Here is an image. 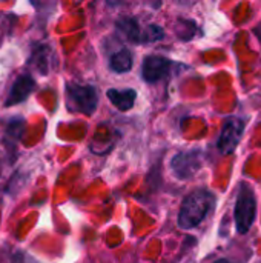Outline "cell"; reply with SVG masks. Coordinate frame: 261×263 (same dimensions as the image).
Returning <instances> with one entry per match:
<instances>
[{"label": "cell", "mask_w": 261, "mask_h": 263, "mask_svg": "<svg viewBox=\"0 0 261 263\" xmlns=\"http://www.w3.org/2000/svg\"><path fill=\"white\" fill-rule=\"evenodd\" d=\"M214 194L206 190H197L191 193L182 205L178 214V227L183 230H192L198 227L214 208Z\"/></svg>", "instance_id": "cell-1"}, {"label": "cell", "mask_w": 261, "mask_h": 263, "mask_svg": "<svg viewBox=\"0 0 261 263\" xmlns=\"http://www.w3.org/2000/svg\"><path fill=\"white\" fill-rule=\"evenodd\" d=\"M234 217H235L237 231L240 234L248 233L252 228V223H254V220L257 217V200H255V196H254L252 190L248 185H245V183L242 185L238 197H237Z\"/></svg>", "instance_id": "cell-2"}, {"label": "cell", "mask_w": 261, "mask_h": 263, "mask_svg": "<svg viewBox=\"0 0 261 263\" xmlns=\"http://www.w3.org/2000/svg\"><path fill=\"white\" fill-rule=\"evenodd\" d=\"M68 108L74 112L92 114L98 103V96L94 86L89 85H74L66 86Z\"/></svg>", "instance_id": "cell-3"}, {"label": "cell", "mask_w": 261, "mask_h": 263, "mask_svg": "<svg viewBox=\"0 0 261 263\" xmlns=\"http://www.w3.org/2000/svg\"><path fill=\"white\" fill-rule=\"evenodd\" d=\"M245 131V122L238 117H231L225 122L223 129H222V136L218 139V149L222 154H231L235 151V148L238 146L242 136Z\"/></svg>", "instance_id": "cell-4"}, {"label": "cell", "mask_w": 261, "mask_h": 263, "mask_svg": "<svg viewBox=\"0 0 261 263\" xmlns=\"http://www.w3.org/2000/svg\"><path fill=\"white\" fill-rule=\"evenodd\" d=\"M200 153L189 151V153H180L172 159V171L178 179H191L200 168Z\"/></svg>", "instance_id": "cell-5"}, {"label": "cell", "mask_w": 261, "mask_h": 263, "mask_svg": "<svg viewBox=\"0 0 261 263\" xmlns=\"http://www.w3.org/2000/svg\"><path fill=\"white\" fill-rule=\"evenodd\" d=\"M171 69V60L162 55H149L145 59L142 66L143 79L149 83H155L162 80Z\"/></svg>", "instance_id": "cell-6"}, {"label": "cell", "mask_w": 261, "mask_h": 263, "mask_svg": "<svg viewBox=\"0 0 261 263\" xmlns=\"http://www.w3.org/2000/svg\"><path fill=\"white\" fill-rule=\"evenodd\" d=\"M34 86H35V82H34V79L31 76H28V74L18 76L15 79V82L12 83L9 92H8L5 105L12 106V105H17V103L23 102L34 91Z\"/></svg>", "instance_id": "cell-7"}, {"label": "cell", "mask_w": 261, "mask_h": 263, "mask_svg": "<svg viewBox=\"0 0 261 263\" xmlns=\"http://www.w3.org/2000/svg\"><path fill=\"white\" fill-rule=\"evenodd\" d=\"M108 99L111 100V103L118 108L120 111H128L134 106L135 99H137V92L134 89H109L106 92Z\"/></svg>", "instance_id": "cell-8"}, {"label": "cell", "mask_w": 261, "mask_h": 263, "mask_svg": "<svg viewBox=\"0 0 261 263\" xmlns=\"http://www.w3.org/2000/svg\"><path fill=\"white\" fill-rule=\"evenodd\" d=\"M117 28L123 32V35H125L128 40H131V42H134V43H137V42L140 43L142 39H143V32L140 31V26H138V23H137L135 18L123 17V18H120V20L117 22Z\"/></svg>", "instance_id": "cell-9"}, {"label": "cell", "mask_w": 261, "mask_h": 263, "mask_svg": "<svg viewBox=\"0 0 261 263\" xmlns=\"http://www.w3.org/2000/svg\"><path fill=\"white\" fill-rule=\"evenodd\" d=\"M109 65L114 72H128L132 68V54L128 49H120L111 55Z\"/></svg>", "instance_id": "cell-10"}, {"label": "cell", "mask_w": 261, "mask_h": 263, "mask_svg": "<svg viewBox=\"0 0 261 263\" xmlns=\"http://www.w3.org/2000/svg\"><path fill=\"white\" fill-rule=\"evenodd\" d=\"M48 54H49V48L48 46H40V48H35L31 54V65L40 71L42 74H46L48 72Z\"/></svg>", "instance_id": "cell-11"}, {"label": "cell", "mask_w": 261, "mask_h": 263, "mask_svg": "<svg viewBox=\"0 0 261 263\" xmlns=\"http://www.w3.org/2000/svg\"><path fill=\"white\" fill-rule=\"evenodd\" d=\"M165 32L162 28L155 26V25H149L145 31H143V39H142V43H148V42H155V40H160L163 39Z\"/></svg>", "instance_id": "cell-12"}, {"label": "cell", "mask_w": 261, "mask_h": 263, "mask_svg": "<svg viewBox=\"0 0 261 263\" xmlns=\"http://www.w3.org/2000/svg\"><path fill=\"white\" fill-rule=\"evenodd\" d=\"M25 129V120L23 119H12L8 123V136H12L15 139H20Z\"/></svg>", "instance_id": "cell-13"}, {"label": "cell", "mask_w": 261, "mask_h": 263, "mask_svg": "<svg viewBox=\"0 0 261 263\" xmlns=\"http://www.w3.org/2000/svg\"><path fill=\"white\" fill-rule=\"evenodd\" d=\"M12 263H35V260L31 259L29 256H26L25 253H20V254H17V256L14 257Z\"/></svg>", "instance_id": "cell-14"}, {"label": "cell", "mask_w": 261, "mask_h": 263, "mask_svg": "<svg viewBox=\"0 0 261 263\" xmlns=\"http://www.w3.org/2000/svg\"><path fill=\"white\" fill-rule=\"evenodd\" d=\"M215 263H231V262H229V260H225V259H223V260H218V262H215Z\"/></svg>", "instance_id": "cell-15"}]
</instances>
